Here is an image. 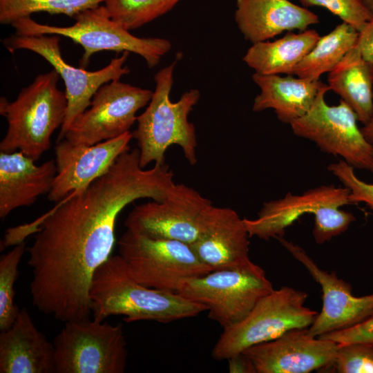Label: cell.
Masks as SVG:
<instances>
[{"label":"cell","mask_w":373,"mask_h":373,"mask_svg":"<svg viewBox=\"0 0 373 373\" xmlns=\"http://www.w3.org/2000/svg\"><path fill=\"white\" fill-rule=\"evenodd\" d=\"M173 176L166 162L142 168L138 148L128 150L44 216L28 248L33 305L64 323L90 318L92 279L112 256L117 217L137 200H164L175 184Z\"/></svg>","instance_id":"6da1fadb"},{"label":"cell","mask_w":373,"mask_h":373,"mask_svg":"<svg viewBox=\"0 0 373 373\" xmlns=\"http://www.w3.org/2000/svg\"><path fill=\"white\" fill-rule=\"evenodd\" d=\"M93 318L124 316L126 322L162 323L191 318L207 311L177 292L148 287L128 274L119 254L111 256L95 272L89 291Z\"/></svg>","instance_id":"7a4b0ae2"},{"label":"cell","mask_w":373,"mask_h":373,"mask_svg":"<svg viewBox=\"0 0 373 373\" xmlns=\"http://www.w3.org/2000/svg\"><path fill=\"white\" fill-rule=\"evenodd\" d=\"M177 61L160 70L154 76L155 88L145 111L137 116V126L132 133L140 151V163L146 168L151 163H165V153L172 145L179 146L190 165L197 163L195 128L189 115L198 104L197 89L184 92L177 102L170 93Z\"/></svg>","instance_id":"3957f363"},{"label":"cell","mask_w":373,"mask_h":373,"mask_svg":"<svg viewBox=\"0 0 373 373\" xmlns=\"http://www.w3.org/2000/svg\"><path fill=\"white\" fill-rule=\"evenodd\" d=\"M60 78L52 69L38 75L23 88L15 100L1 97L0 114L8 128L0 142V151H19L38 160L50 147L52 133L66 118L68 101L65 91L58 88Z\"/></svg>","instance_id":"277c9868"},{"label":"cell","mask_w":373,"mask_h":373,"mask_svg":"<svg viewBox=\"0 0 373 373\" xmlns=\"http://www.w3.org/2000/svg\"><path fill=\"white\" fill-rule=\"evenodd\" d=\"M75 23L69 26L41 24L31 17L16 20L11 26L19 35H56L70 39L79 44L84 53L79 67L85 68L90 57L104 50L128 52L141 56L149 68L157 66L171 48V42L159 37H138L112 19L104 5L77 14Z\"/></svg>","instance_id":"5b68a950"},{"label":"cell","mask_w":373,"mask_h":373,"mask_svg":"<svg viewBox=\"0 0 373 373\" xmlns=\"http://www.w3.org/2000/svg\"><path fill=\"white\" fill-rule=\"evenodd\" d=\"M307 292L283 286L261 298L240 322L223 329L213 347L214 360L223 361L294 329L308 328L318 312L305 305Z\"/></svg>","instance_id":"8992f818"},{"label":"cell","mask_w":373,"mask_h":373,"mask_svg":"<svg viewBox=\"0 0 373 373\" xmlns=\"http://www.w3.org/2000/svg\"><path fill=\"white\" fill-rule=\"evenodd\" d=\"M117 244L131 276L153 289L178 292L188 280L213 271L184 242L151 238L126 229Z\"/></svg>","instance_id":"52a82bcc"},{"label":"cell","mask_w":373,"mask_h":373,"mask_svg":"<svg viewBox=\"0 0 373 373\" xmlns=\"http://www.w3.org/2000/svg\"><path fill=\"white\" fill-rule=\"evenodd\" d=\"M56 373H124L128 349L122 325L70 321L53 342Z\"/></svg>","instance_id":"ba28073f"},{"label":"cell","mask_w":373,"mask_h":373,"mask_svg":"<svg viewBox=\"0 0 373 373\" xmlns=\"http://www.w3.org/2000/svg\"><path fill=\"white\" fill-rule=\"evenodd\" d=\"M274 289L265 270L253 262L191 278L177 293L204 305L209 318L225 329L243 320Z\"/></svg>","instance_id":"9c48e42d"},{"label":"cell","mask_w":373,"mask_h":373,"mask_svg":"<svg viewBox=\"0 0 373 373\" xmlns=\"http://www.w3.org/2000/svg\"><path fill=\"white\" fill-rule=\"evenodd\" d=\"M328 90L323 84L307 113L289 124L292 132L354 169L373 173V146L358 127L356 113L341 99L338 105L327 104L325 95Z\"/></svg>","instance_id":"30bf717a"},{"label":"cell","mask_w":373,"mask_h":373,"mask_svg":"<svg viewBox=\"0 0 373 373\" xmlns=\"http://www.w3.org/2000/svg\"><path fill=\"white\" fill-rule=\"evenodd\" d=\"M5 47L13 52L17 50L32 51L46 60L59 75L65 85L68 106L66 118L60 128L57 142L64 139L73 121L87 109L93 97L104 84L119 80L130 73L124 66L129 55L122 52L111 59L105 67L95 71L76 68L67 63L61 55L60 36L56 35H19L15 34L3 39Z\"/></svg>","instance_id":"8fae6325"},{"label":"cell","mask_w":373,"mask_h":373,"mask_svg":"<svg viewBox=\"0 0 373 373\" xmlns=\"http://www.w3.org/2000/svg\"><path fill=\"white\" fill-rule=\"evenodd\" d=\"M153 93L119 80L104 84L64 139L74 145L89 146L129 132L137 120V112L149 104Z\"/></svg>","instance_id":"7c38bea8"},{"label":"cell","mask_w":373,"mask_h":373,"mask_svg":"<svg viewBox=\"0 0 373 373\" xmlns=\"http://www.w3.org/2000/svg\"><path fill=\"white\" fill-rule=\"evenodd\" d=\"M211 205V200L193 187L175 183L164 200L135 205L124 226L151 238L191 245L197 238L202 216Z\"/></svg>","instance_id":"4fadbf2b"},{"label":"cell","mask_w":373,"mask_h":373,"mask_svg":"<svg viewBox=\"0 0 373 373\" xmlns=\"http://www.w3.org/2000/svg\"><path fill=\"white\" fill-rule=\"evenodd\" d=\"M283 247L310 274L322 289L323 306L308 327L314 337L343 330L363 321L373 312V293L356 297L351 285L339 278L335 271L321 269L299 245L277 238Z\"/></svg>","instance_id":"5bb4252c"},{"label":"cell","mask_w":373,"mask_h":373,"mask_svg":"<svg viewBox=\"0 0 373 373\" xmlns=\"http://www.w3.org/2000/svg\"><path fill=\"white\" fill-rule=\"evenodd\" d=\"M338 346L302 328L289 330L242 353L250 359L256 373H309L333 367Z\"/></svg>","instance_id":"9a60e30c"},{"label":"cell","mask_w":373,"mask_h":373,"mask_svg":"<svg viewBox=\"0 0 373 373\" xmlns=\"http://www.w3.org/2000/svg\"><path fill=\"white\" fill-rule=\"evenodd\" d=\"M132 133L93 145H74L63 139L55 146L57 174L48 199L59 202L73 192L84 190L101 177L118 157L130 150Z\"/></svg>","instance_id":"2e32d148"},{"label":"cell","mask_w":373,"mask_h":373,"mask_svg":"<svg viewBox=\"0 0 373 373\" xmlns=\"http://www.w3.org/2000/svg\"><path fill=\"white\" fill-rule=\"evenodd\" d=\"M250 238L244 218L231 208L211 205L204 213L195 240L190 245L213 271L237 269L253 263Z\"/></svg>","instance_id":"e0dca14e"},{"label":"cell","mask_w":373,"mask_h":373,"mask_svg":"<svg viewBox=\"0 0 373 373\" xmlns=\"http://www.w3.org/2000/svg\"><path fill=\"white\" fill-rule=\"evenodd\" d=\"M350 191L334 184L321 185L301 194L289 192L281 198L265 202L254 219L244 218L250 237L277 239L300 217L324 206L342 207L351 204Z\"/></svg>","instance_id":"ac0fdd59"},{"label":"cell","mask_w":373,"mask_h":373,"mask_svg":"<svg viewBox=\"0 0 373 373\" xmlns=\"http://www.w3.org/2000/svg\"><path fill=\"white\" fill-rule=\"evenodd\" d=\"M21 151L0 153V218L32 205L41 195L48 194L57 174L55 160L40 165Z\"/></svg>","instance_id":"d6986e66"},{"label":"cell","mask_w":373,"mask_h":373,"mask_svg":"<svg viewBox=\"0 0 373 373\" xmlns=\"http://www.w3.org/2000/svg\"><path fill=\"white\" fill-rule=\"evenodd\" d=\"M1 373H55V348L26 308L0 333Z\"/></svg>","instance_id":"ffe728a7"},{"label":"cell","mask_w":373,"mask_h":373,"mask_svg":"<svg viewBox=\"0 0 373 373\" xmlns=\"http://www.w3.org/2000/svg\"><path fill=\"white\" fill-rule=\"evenodd\" d=\"M235 21L245 39L254 44L285 31H304L319 19L289 0H236Z\"/></svg>","instance_id":"44dd1931"},{"label":"cell","mask_w":373,"mask_h":373,"mask_svg":"<svg viewBox=\"0 0 373 373\" xmlns=\"http://www.w3.org/2000/svg\"><path fill=\"white\" fill-rule=\"evenodd\" d=\"M253 81L260 89L252 110L273 109L279 121L290 124L310 109L323 83L320 80L294 77L291 75H260L254 73Z\"/></svg>","instance_id":"7402d4cb"},{"label":"cell","mask_w":373,"mask_h":373,"mask_svg":"<svg viewBox=\"0 0 373 373\" xmlns=\"http://www.w3.org/2000/svg\"><path fill=\"white\" fill-rule=\"evenodd\" d=\"M329 90L341 97L363 125L373 115V64L365 60L354 45L329 72Z\"/></svg>","instance_id":"603a6c76"},{"label":"cell","mask_w":373,"mask_h":373,"mask_svg":"<svg viewBox=\"0 0 373 373\" xmlns=\"http://www.w3.org/2000/svg\"><path fill=\"white\" fill-rule=\"evenodd\" d=\"M313 29L300 33L288 32L273 41L252 44L243 61L260 75H291L298 64L314 48L320 38Z\"/></svg>","instance_id":"cb8c5ba5"},{"label":"cell","mask_w":373,"mask_h":373,"mask_svg":"<svg viewBox=\"0 0 373 373\" xmlns=\"http://www.w3.org/2000/svg\"><path fill=\"white\" fill-rule=\"evenodd\" d=\"M358 32L342 22L328 34L320 37L314 48L296 67L293 75L312 81L319 80L330 72L356 44Z\"/></svg>","instance_id":"d4e9b609"},{"label":"cell","mask_w":373,"mask_h":373,"mask_svg":"<svg viewBox=\"0 0 373 373\" xmlns=\"http://www.w3.org/2000/svg\"><path fill=\"white\" fill-rule=\"evenodd\" d=\"M105 0H0V23L11 25L32 14L46 12L73 18L85 10L97 7Z\"/></svg>","instance_id":"484cf974"},{"label":"cell","mask_w":373,"mask_h":373,"mask_svg":"<svg viewBox=\"0 0 373 373\" xmlns=\"http://www.w3.org/2000/svg\"><path fill=\"white\" fill-rule=\"evenodd\" d=\"M181 0H105L110 17L128 30L138 28L170 11Z\"/></svg>","instance_id":"4316f807"},{"label":"cell","mask_w":373,"mask_h":373,"mask_svg":"<svg viewBox=\"0 0 373 373\" xmlns=\"http://www.w3.org/2000/svg\"><path fill=\"white\" fill-rule=\"evenodd\" d=\"M25 249V242L19 243L0 259V331L11 327L20 310L14 301V285Z\"/></svg>","instance_id":"83f0119b"},{"label":"cell","mask_w":373,"mask_h":373,"mask_svg":"<svg viewBox=\"0 0 373 373\" xmlns=\"http://www.w3.org/2000/svg\"><path fill=\"white\" fill-rule=\"evenodd\" d=\"M337 206H324L314 214L312 236L316 244L322 245L346 231L356 220L355 216Z\"/></svg>","instance_id":"f1b7e54d"},{"label":"cell","mask_w":373,"mask_h":373,"mask_svg":"<svg viewBox=\"0 0 373 373\" xmlns=\"http://www.w3.org/2000/svg\"><path fill=\"white\" fill-rule=\"evenodd\" d=\"M333 368L339 373H373V345L362 343L338 345Z\"/></svg>","instance_id":"f546056e"},{"label":"cell","mask_w":373,"mask_h":373,"mask_svg":"<svg viewBox=\"0 0 373 373\" xmlns=\"http://www.w3.org/2000/svg\"><path fill=\"white\" fill-rule=\"evenodd\" d=\"M305 7L321 6L358 32L373 17L363 0H298Z\"/></svg>","instance_id":"4dcf8cb0"},{"label":"cell","mask_w":373,"mask_h":373,"mask_svg":"<svg viewBox=\"0 0 373 373\" xmlns=\"http://www.w3.org/2000/svg\"><path fill=\"white\" fill-rule=\"evenodd\" d=\"M327 170L348 189L352 204L364 203L373 211V183L361 180L355 169L342 160L329 164Z\"/></svg>","instance_id":"1f68e13d"},{"label":"cell","mask_w":373,"mask_h":373,"mask_svg":"<svg viewBox=\"0 0 373 373\" xmlns=\"http://www.w3.org/2000/svg\"><path fill=\"white\" fill-rule=\"evenodd\" d=\"M320 337L331 340L338 345L362 343L373 345V312L363 321L353 327Z\"/></svg>","instance_id":"d6a6232c"},{"label":"cell","mask_w":373,"mask_h":373,"mask_svg":"<svg viewBox=\"0 0 373 373\" xmlns=\"http://www.w3.org/2000/svg\"><path fill=\"white\" fill-rule=\"evenodd\" d=\"M355 46L361 57L373 64V17L358 31Z\"/></svg>","instance_id":"836d02e7"},{"label":"cell","mask_w":373,"mask_h":373,"mask_svg":"<svg viewBox=\"0 0 373 373\" xmlns=\"http://www.w3.org/2000/svg\"><path fill=\"white\" fill-rule=\"evenodd\" d=\"M229 371L231 373H256L250 359L243 353L237 354L228 360Z\"/></svg>","instance_id":"e575fe53"},{"label":"cell","mask_w":373,"mask_h":373,"mask_svg":"<svg viewBox=\"0 0 373 373\" xmlns=\"http://www.w3.org/2000/svg\"><path fill=\"white\" fill-rule=\"evenodd\" d=\"M361 128L367 140L373 146V115L370 121Z\"/></svg>","instance_id":"d590c367"},{"label":"cell","mask_w":373,"mask_h":373,"mask_svg":"<svg viewBox=\"0 0 373 373\" xmlns=\"http://www.w3.org/2000/svg\"><path fill=\"white\" fill-rule=\"evenodd\" d=\"M365 5L373 12V0H363Z\"/></svg>","instance_id":"8d00e7d4"}]
</instances>
